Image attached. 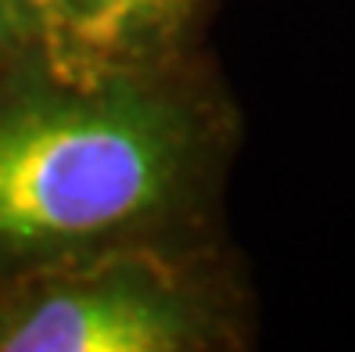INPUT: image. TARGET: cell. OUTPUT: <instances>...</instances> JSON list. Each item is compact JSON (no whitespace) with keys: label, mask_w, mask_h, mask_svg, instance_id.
I'll return each instance as SVG.
<instances>
[{"label":"cell","mask_w":355,"mask_h":352,"mask_svg":"<svg viewBox=\"0 0 355 352\" xmlns=\"http://www.w3.org/2000/svg\"><path fill=\"white\" fill-rule=\"evenodd\" d=\"M212 133L151 69L47 76L0 97V255H72L176 223Z\"/></svg>","instance_id":"cell-1"},{"label":"cell","mask_w":355,"mask_h":352,"mask_svg":"<svg viewBox=\"0 0 355 352\" xmlns=\"http://www.w3.org/2000/svg\"><path fill=\"white\" fill-rule=\"evenodd\" d=\"M219 335L205 284L155 248H108L0 309V352H198Z\"/></svg>","instance_id":"cell-2"},{"label":"cell","mask_w":355,"mask_h":352,"mask_svg":"<svg viewBox=\"0 0 355 352\" xmlns=\"http://www.w3.org/2000/svg\"><path fill=\"white\" fill-rule=\"evenodd\" d=\"M191 0H33L36 47L61 76L151 69Z\"/></svg>","instance_id":"cell-3"},{"label":"cell","mask_w":355,"mask_h":352,"mask_svg":"<svg viewBox=\"0 0 355 352\" xmlns=\"http://www.w3.org/2000/svg\"><path fill=\"white\" fill-rule=\"evenodd\" d=\"M36 44L33 0H0V65Z\"/></svg>","instance_id":"cell-4"}]
</instances>
